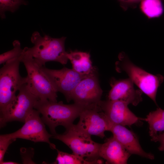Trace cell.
Here are the masks:
<instances>
[{
    "instance_id": "3",
    "label": "cell",
    "mask_w": 164,
    "mask_h": 164,
    "mask_svg": "<svg viewBox=\"0 0 164 164\" xmlns=\"http://www.w3.org/2000/svg\"><path fill=\"white\" fill-rule=\"evenodd\" d=\"M116 69L119 72H124L141 91L157 105L156 98L158 88L163 83L164 77L160 74L149 73L134 64L123 52L118 56Z\"/></svg>"
},
{
    "instance_id": "24",
    "label": "cell",
    "mask_w": 164,
    "mask_h": 164,
    "mask_svg": "<svg viewBox=\"0 0 164 164\" xmlns=\"http://www.w3.org/2000/svg\"><path fill=\"white\" fill-rule=\"evenodd\" d=\"M151 140L155 142H159L160 145L158 148L159 149L160 151H164V131L162 133H159L151 138Z\"/></svg>"
},
{
    "instance_id": "25",
    "label": "cell",
    "mask_w": 164,
    "mask_h": 164,
    "mask_svg": "<svg viewBox=\"0 0 164 164\" xmlns=\"http://www.w3.org/2000/svg\"><path fill=\"white\" fill-rule=\"evenodd\" d=\"M19 164V163L12 161H3L1 163V164Z\"/></svg>"
},
{
    "instance_id": "12",
    "label": "cell",
    "mask_w": 164,
    "mask_h": 164,
    "mask_svg": "<svg viewBox=\"0 0 164 164\" xmlns=\"http://www.w3.org/2000/svg\"><path fill=\"white\" fill-rule=\"evenodd\" d=\"M128 104L121 100L101 101L99 104L101 111L112 124L131 126L140 120L129 109Z\"/></svg>"
},
{
    "instance_id": "2",
    "label": "cell",
    "mask_w": 164,
    "mask_h": 164,
    "mask_svg": "<svg viewBox=\"0 0 164 164\" xmlns=\"http://www.w3.org/2000/svg\"><path fill=\"white\" fill-rule=\"evenodd\" d=\"M66 37L52 38L45 34L42 36L38 31L33 33L31 41L33 44L31 47H25L24 52L31 56L41 67L49 61H55L62 65L67 64L68 59L65 50Z\"/></svg>"
},
{
    "instance_id": "23",
    "label": "cell",
    "mask_w": 164,
    "mask_h": 164,
    "mask_svg": "<svg viewBox=\"0 0 164 164\" xmlns=\"http://www.w3.org/2000/svg\"><path fill=\"white\" fill-rule=\"evenodd\" d=\"M120 5L125 11L129 7H135L137 4L140 2L141 0H118Z\"/></svg>"
},
{
    "instance_id": "6",
    "label": "cell",
    "mask_w": 164,
    "mask_h": 164,
    "mask_svg": "<svg viewBox=\"0 0 164 164\" xmlns=\"http://www.w3.org/2000/svg\"><path fill=\"white\" fill-rule=\"evenodd\" d=\"M91 136L85 134L77 128L73 124L66 129L62 134L53 136L67 145L73 153L84 158L86 160L96 164L103 163L100 159L99 150L101 144L92 140Z\"/></svg>"
},
{
    "instance_id": "5",
    "label": "cell",
    "mask_w": 164,
    "mask_h": 164,
    "mask_svg": "<svg viewBox=\"0 0 164 164\" xmlns=\"http://www.w3.org/2000/svg\"><path fill=\"white\" fill-rule=\"evenodd\" d=\"M20 57L6 62L0 69V116L15 97L16 93L26 83L19 72Z\"/></svg>"
},
{
    "instance_id": "9",
    "label": "cell",
    "mask_w": 164,
    "mask_h": 164,
    "mask_svg": "<svg viewBox=\"0 0 164 164\" xmlns=\"http://www.w3.org/2000/svg\"><path fill=\"white\" fill-rule=\"evenodd\" d=\"M76 127L85 134L102 138L104 132L109 131L110 122L99 106L84 110L79 116Z\"/></svg>"
},
{
    "instance_id": "11",
    "label": "cell",
    "mask_w": 164,
    "mask_h": 164,
    "mask_svg": "<svg viewBox=\"0 0 164 164\" xmlns=\"http://www.w3.org/2000/svg\"><path fill=\"white\" fill-rule=\"evenodd\" d=\"M102 92L95 74L84 78L79 83L73 92L72 100L87 108H93L99 106Z\"/></svg>"
},
{
    "instance_id": "22",
    "label": "cell",
    "mask_w": 164,
    "mask_h": 164,
    "mask_svg": "<svg viewBox=\"0 0 164 164\" xmlns=\"http://www.w3.org/2000/svg\"><path fill=\"white\" fill-rule=\"evenodd\" d=\"M16 140L12 138L9 134L0 135V164L4 161L5 154L9 145Z\"/></svg>"
},
{
    "instance_id": "13",
    "label": "cell",
    "mask_w": 164,
    "mask_h": 164,
    "mask_svg": "<svg viewBox=\"0 0 164 164\" xmlns=\"http://www.w3.org/2000/svg\"><path fill=\"white\" fill-rule=\"evenodd\" d=\"M134 83L129 78L125 79H111V88L108 94V100H121L128 104L136 106L142 100L143 93L140 89H136Z\"/></svg>"
},
{
    "instance_id": "17",
    "label": "cell",
    "mask_w": 164,
    "mask_h": 164,
    "mask_svg": "<svg viewBox=\"0 0 164 164\" xmlns=\"http://www.w3.org/2000/svg\"><path fill=\"white\" fill-rule=\"evenodd\" d=\"M149 125V134L151 138L164 131V110L160 108L150 112L146 118L142 119Z\"/></svg>"
},
{
    "instance_id": "20",
    "label": "cell",
    "mask_w": 164,
    "mask_h": 164,
    "mask_svg": "<svg viewBox=\"0 0 164 164\" xmlns=\"http://www.w3.org/2000/svg\"><path fill=\"white\" fill-rule=\"evenodd\" d=\"M28 4L25 0H0V16L2 19L5 18V12L7 11L13 13L21 5Z\"/></svg>"
},
{
    "instance_id": "4",
    "label": "cell",
    "mask_w": 164,
    "mask_h": 164,
    "mask_svg": "<svg viewBox=\"0 0 164 164\" xmlns=\"http://www.w3.org/2000/svg\"><path fill=\"white\" fill-rule=\"evenodd\" d=\"M26 69L27 75L26 84L29 89L38 100H48L56 102L57 91L41 67L30 55L23 50L20 56Z\"/></svg>"
},
{
    "instance_id": "14",
    "label": "cell",
    "mask_w": 164,
    "mask_h": 164,
    "mask_svg": "<svg viewBox=\"0 0 164 164\" xmlns=\"http://www.w3.org/2000/svg\"><path fill=\"white\" fill-rule=\"evenodd\" d=\"M109 131L112 133L113 136L131 155H137L151 160L154 159L153 154L146 152L142 149L135 133L124 126L110 123Z\"/></svg>"
},
{
    "instance_id": "15",
    "label": "cell",
    "mask_w": 164,
    "mask_h": 164,
    "mask_svg": "<svg viewBox=\"0 0 164 164\" xmlns=\"http://www.w3.org/2000/svg\"><path fill=\"white\" fill-rule=\"evenodd\" d=\"M113 136L101 144L99 155L108 164H125L131 155Z\"/></svg>"
},
{
    "instance_id": "16",
    "label": "cell",
    "mask_w": 164,
    "mask_h": 164,
    "mask_svg": "<svg viewBox=\"0 0 164 164\" xmlns=\"http://www.w3.org/2000/svg\"><path fill=\"white\" fill-rule=\"evenodd\" d=\"M67 56L72 64V69L75 71L86 77L95 75L89 53L70 51L67 53Z\"/></svg>"
},
{
    "instance_id": "18",
    "label": "cell",
    "mask_w": 164,
    "mask_h": 164,
    "mask_svg": "<svg viewBox=\"0 0 164 164\" xmlns=\"http://www.w3.org/2000/svg\"><path fill=\"white\" fill-rule=\"evenodd\" d=\"M162 0H141L140 8L148 19L161 16L164 11Z\"/></svg>"
},
{
    "instance_id": "8",
    "label": "cell",
    "mask_w": 164,
    "mask_h": 164,
    "mask_svg": "<svg viewBox=\"0 0 164 164\" xmlns=\"http://www.w3.org/2000/svg\"><path fill=\"white\" fill-rule=\"evenodd\" d=\"M39 114L38 111L34 109L26 119L22 126L9 134L12 138L15 140L22 138L35 142H46L51 149H56L55 145L51 143L49 140L53 135L46 131L45 124L40 118Z\"/></svg>"
},
{
    "instance_id": "21",
    "label": "cell",
    "mask_w": 164,
    "mask_h": 164,
    "mask_svg": "<svg viewBox=\"0 0 164 164\" xmlns=\"http://www.w3.org/2000/svg\"><path fill=\"white\" fill-rule=\"evenodd\" d=\"M13 48L11 50L0 55V64H4L7 61L14 58L20 57L23 53V49L21 47V43L18 40L13 43Z\"/></svg>"
},
{
    "instance_id": "19",
    "label": "cell",
    "mask_w": 164,
    "mask_h": 164,
    "mask_svg": "<svg viewBox=\"0 0 164 164\" xmlns=\"http://www.w3.org/2000/svg\"><path fill=\"white\" fill-rule=\"evenodd\" d=\"M57 155L54 164H94V162H90L84 158L73 153L72 154L64 152L56 149Z\"/></svg>"
},
{
    "instance_id": "10",
    "label": "cell",
    "mask_w": 164,
    "mask_h": 164,
    "mask_svg": "<svg viewBox=\"0 0 164 164\" xmlns=\"http://www.w3.org/2000/svg\"><path fill=\"white\" fill-rule=\"evenodd\" d=\"M42 69L57 92L62 93L68 102L72 100L73 92L77 84L83 79L87 77L79 73L72 69L66 67L60 70H54L43 66Z\"/></svg>"
},
{
    "instance_id": "1",
    "label": "cell",
    "mask_w": 164,
    "mask_h": 164,
    "mask_svg": "<svg viewBox=\"0 0 164 164\" xmlns=\"http://www.w3.org/2000/svg\"><path fill=\"white\" fill-rule=\"evenodd\" d=\"M86 107L74 103L64 104L63 102H54L48 100H38L34 109L42 115V120L49 128L53 136L57 134L56 128L59 125L67 129L73 124L74 120L79 117Z\"/></svg>"
},
{
    "instance_id": "7",
    "label": "cell",
    "mask_w": 164,
    "mask_h": 164,
    "mask_svg": "<svg viewBox=\"0 0 164 164\" xmlns=\"http://www.w3.org/2000/svg\"><path fill=\"white\" fill-rule=\"evenodd\" d=\"M19 91L12 103L0 116L1 127L4 126L10 121H16L24 123L26 118L34 109L38 99L30 91L26 83Z\"/></svg>"
}]
</instances>
